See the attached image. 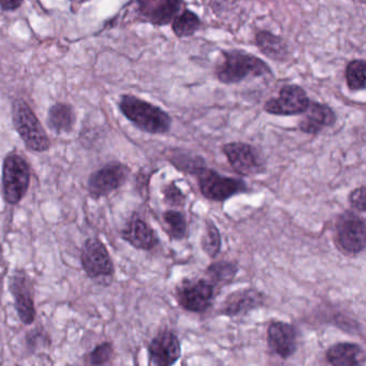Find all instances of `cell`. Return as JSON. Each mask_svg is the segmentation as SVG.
Instances as JSON below:
<instances>
[{"instance_id": "cell-9", "label": "cell", "mask_w": 366, "mask_h": 366, "mask_svg": "<svg viewBox=\"0 0 366 366\" xmlns=\"http://www.w3.org/2000/svg\"><path fill=\"white\" fill-rule=\"evenodd\" d=\"M222 152L233 170L242 177H254L264 172L262 156L248 143H227L222 147Z\"/></svg>"}, {"instance_id": "cell-20", "label": "cell", "mask_w": 366, "mask_h": 366, "mask_svg": "<svg viewBox=\"0 0 366 366\" xmlns=\"http://www.w3.org/2000/svg\"><path fill=\"white\" fill-rule=\"evenodd\" d=\"M327 360L334 366H357L365 361V353L361 346L351 342H338L330 347Z\"/></svg>"}, {"instance_id": "cell-7", "label": "cell", "mask_w": 366, "mask_h": 366, "mask_svg": "<svg viewBox=\"0 0 366 366\" xmlns=\"http://www.w3.org/2000/svg\"><path fill=\"white\" fill-rule=\"evenodd\" d=\"M129 175V167L122 162H109L89 177L87 183L89 196L95 200L108 196L122 187Z\"/></svg>"}, {"instance_id": "cell-2", "label": "cell", "mask_w": 366, "mask_h": 366, "mask_svg": "<svg viewBox=\"0 0 366 366\" xmlns=\"http://www.w3.org/2000/svg\"><path fill=\"white\" fill-rule=\"evenodd\" d=\"M119 110L137 128L151 134H164L170 132V115L151 102L134 95H123L119 100Z\"/></svg>"}, {"instance_id": "cell-22", "label": "cell", "mask_w": 366, "mask_h": 366, "mask_svg": "<svg viewBox=\"0 0 366 366\" xmlns=\"http://www.w3.org/2000/svg\"><path fill=\"white\" fill-rule=\"evenodd\" d=\"M201 20L198 14L192 10L185 9L181 14H177L171 22V29L177 38H189L200 29Z\"/></svg>"}, {"instance_id": "cell-15", "label": "cell", "mask_w": 366, "mask_h": 366, "mask_svg": "<svg viewBox=\"0 0 366 366\" xmlns=\"http://www.w3.org/2000/svg\"><path fill=\"white\" fill-rule=\"evenodd\" d=\"M10 291L14 297L16 310L24 325H31L35 321L36 310L34 303L31 285L25 274L16 273L10 280Z\"/></svg>"}, {"instance_id": "cell-12", "label": "cell", "mask_w": 366, "mask_h": 366, "mask_svg": "<svg viewBox=\"0 0 366 366\" xmlns=\"http://www.w3.org/2000/svg\"><path fill=\"white\" fill-rule=\"evenodd\" d=\"M140 21L153 26L171 24L181 11L183 0H134Z\"/></svg>"}, {"instance_id": "cell-32", "label": "cell", "mask_w": 366, "mask_h": 366, "mask_svg": "<svg viewBox=\"0 0 366 366\" xmlns=\"http://www.w3.org/2000/svg\"><path fill=\"white\" fill-rule=\"evenodd\" d=\"M360 3L364 4L365 3V0H360Z\"/></svg>"}, {"instance_id": "cell-5", "label": "cell", "mask_w": 366, "mask_h": 366, "mask_svg": "<svg viewBox=\"0 0 366 366\" xmlns=\"http://www.w3.org/2000/svg\"><path fill=\"white\" fill-rule=\"evenodd\" d=\"M310 99L303 87L297 84L284 85L277 97H272L263 107L267 114L275 117L302 115L310 106Z\"/></svg>"}, {"instance_id": "cell-1", "label": "cell", "mask_w": 366, "mask_h": 366, "mask_svg": "<svg viewBox=\"0 0 366 366\" xmlns=\"http://www.w3.org/2000/svg\"><path fill=\"white\" fill-rule=\"evenodd\" d=\"M215 76L224 85H234L252 78L273 76L271 67L257 55L242 50L222 51Z\"/></svg>"}, {"instance_id": "cell-30", "label": "cell", "mask_w": 366, "mask_h": 366, "mask_svg": "<svg viewBox=\"0 0 366 366\" xmlns=\"http://www.w3.org/2000/svg\"><path fill=\"white\" fill-rule=\"evenodd\" d=\"M24 0H0V7L4 11H14L22 6Z\"/></svg>"}, {"instance_id": "cell-26", "label": "cell", "mask_w": 366, "mask_h": 366, "mask_svg": "<svg viewBox=\"0 0 366 366\" xmlns=\"http://www.w3.org/2000/svg\"><path fill=\"white\" fill-rule=\"evenodd\" d=\"M203 252L209 257H216L222 249V237L219 230L212 220H207L205 232L201 239Z\"/></svg>"}, {"instance_id": "cell-14", "label": "cell", "mask_w": 366, "mask_h": 366, "mask_svg": "<svg viewBox=\"0 0 366 366\" xmlns=\"http://www.w3.org/2000/svg\"><path fill=\"white\" fill-rule=\"evenodd\" d=\"M267 345L272 352L286 360L297 348V331L290 323L273 321L267 329Z\"/></svg>"}, {"instance_id": "cell-11", "label": "cell", "mask_w": 366, "mask_h": 366, "mask_svg": "<svg viewBox=\"0 0 366 366\" xmlns=\"http://www.w3.org/2000/svg\"><path fill=\"white\" fill-rule=\"evenodd\" d=\"M365 220L353 212L340 215L336 224V237L347 254H357L365 249Z\"/></svg>"}, {"instance_id": "cell-23", "label": "cell", "mask_w": 366, "mask_h": 366, "mask_svg": "<svg viewBox=\"0 0 366 366\" xmlns=\"http://www.w3.org/2000/svg\"><path fill=\"white\" fill-rule=\"evenodd\" d=\"M366 63L364 59H352L347 64L345 79L351 92L364 91L366 87Z\"/></svg>"}, {"instance_id": "cell-3", "label": "cell", "mask_w": 366, "mask_h": 366, "mask_svg": "<svg viewBox=\"0 0 366 366\" xmlns=\"http://www.w3.org/2000/svg\"><path fill=\"white\" fill-rule=\"evenodd\" d=\"M12 121L16 132L31 152L44 153L51 147L50 139L31 107L23 99H16L12 106Z\"/></svg>"}, {"instance_id": "cell-6", "label": "cell", "mask_w": 366, "mask_h": 366, "mask_svg": "<svg viewBox=\"0 0 366 366\" xmlns=\"http://www.w3.org/2000/svg\"><path fill=\"white\" fill-rule=\"evenodd\" d=\"M215 288L209 280H186L177 287V301L184 310L204 312L213 305Z\"/></svg>"}, {"instance_id": "cell-4", "label": "cell", "mask_w": 366, "mask_h": 366, "mask_svg": "<svg viewBox=\"0 0 366 366\" xmlns=\"http://www.w3.org/2000/svg\"><path fill=\"white\" fill-rule=\"evenodd\" d=\"M31 167L23 156L10 153L3 164V197L10 205L21 202L29 192Z\"/></svg>"}, {"instance_id": "cell-24", "label": "cell", "mask_w": 366, "mask_h": 366, "mask_svg": "<svg viewBox=\"0 0 366 366\" xmlns=\"http://www.w3.org/2000/svg\"><path fill=\"white\" fill-rule=\"evenodd\" d=\"M164 231L172 239H183L187 234V222L185 216L177 211L164 212L162 215Z\"/></svg>"}, {"instance_id": "cell-19", "label": "cell", "mask_w": 366, "mask_h": 366, "mask_svg": "<svg viewBox=\"0 0 366 366\" xmlns=\"http://www.w3.org/2000/svg\"><path fill=\"white\" fill-rule=\"evenodd\" d=\"M254 46L261 54L272 61H286L289 59V48L284 38L267 29H261L254 35Z\"/></svg>"}, {"instance_id": "cell-8", "label": "cell", "mask_w": 366, "mask_h": 366, "mask_svg": "<svg viewBox=\"0 0 366 366\" xmlns=\"http://www.w3.org/2000/svg\"><path fill=\"white\" fill-rule=\"evenodd\" d=\"M198 175L201 194L215 202H224L234 194L246 190L245 183L241 179L224 177L214 170L202 169Z\"/></svg>"}, {"instance_id": "cell-21", "label": "cell", "mask_w": 366, "mask_h": 366, "mask_svg": "<svg viewBox=\"0 0 366 366\" xmlns=\"http://www.w3.org/2000/svg\"><path fill=\"white\" fill-rule=\"evenodd\" d=\"M76 117L69 104H56L49 111V127L56 134H69L76 125Z\"/></svg>"}, {"instance_id": "cell-29", "label": "cell", "mask_w": 366, "mask_h": 366, "mask_svg": "<svg viewBox=\"0 0 366 366\" xmlns=\"http://www.w3.org/2000/svg\"><path fill=\"white\" fill-rule=\"evenodd\" d=\"M348 199L353 209H357L360 213L365 212V186L355 188L350 192Z\"/></svg>"}, {"instance_id": "cell-27", "label": "cell", "mask_w": 366, "mask_h": 366, "mask_svg": "<svg viewBox=\"0 0 366 366\" xmlns=\"http://www.w3.org/2000/svg\"><path fill=\"white\" fill-rule=\"evenodd\" d=\"M113 355V346L111 342H102L95 347L93 351L85 357V363L89 365H104L110 361Z\"/></svg>"}, {"instance_id": "cell-31", "label": "cell", "mask_w": 366, "mask_h": 366, "mask_svg": "<svg viewBox=\"0 0 366 366\" xmlns=\"http://www.w3.org/2000/svg\"><path fill=\"white\" fill-rule=\"evenodd\" d=\"M86 1H89V0H71V5H72V8H76V6H78V7H80L81 5H82V4H84V3H86Z\"/></svg>"}, {"instance_id": "cell-28", "label": "cell", "mask_w": 366, "mask_h": 366, "mask_svg": "<svg viewBox=\"0 0 366 366\" xmlns=\"http://www.w3.org/2000/svg\"><path fill=\"white\" fill-rule=\"evenodd\" d=\"M164 194L167 202L170 204L183 205L184 201H185V194L174 183L169 184L164 187Z\"/></svg>"}, {"instance_id": "cell-16", "label": "cell", "mask_w": 366, "mask_h": 366, "mask_svg": "<svg viewBox=\"0 0 366 366\" xmlns=\"http://www.w3.org/2000/svg\"><path fill=\"white\" fill-rule=\"evenodd\" d=\"M302 115L303 119L300 121L299 129L303 134L312 136L320 134L325 128L332 127L337 121L336 113L331 107L312 100H310L307 110Z\"/></svg>"}, {"instance_id": "cell-25", "label": "cell", "mask_w": 366, "mask_h": 366, "mask_svg": "<svg viewBox=\"0 0 366 366\" xmlns=\"http://www.w3.org/2000/svg\"><path fill=\"white\" fill-rule=\"evenodd\" d=\"M239 271V267L235 263L229 261H220L209 265L207 269V275L209 277V282L215 285L229 284Z\"/></svg>"}, {"instance_id": "cell-17", "label": "cell", "mask_w": 366, "mask_h": 366, "mask_svg": "<svg viewBox=\"0 0 366 366\" xmlns=\"http://www.w3.org/2000/svg\"><path fill=\"white\" fill-rule=\"evenodd\" d=\"M264 299V295L256 289H241L227 297L220 312L224 316H242L261 307Z\"/></svg>"}, {"instance_id": "cell-18", "label": "cell", "mask_w": 366, "mask_h": 366, "mask_svg": "<svg viewBox=\"0 0 366 366\" xmlns=\"http://www.w3.org/2000/svg\"><path fill=\"white\" fill-rule=\"evenodd\" d=\"M122 237L137 249L151 250L158 244L155 231L141 218H132L122 231Z\"/></svg>"}, {"instance_id": "cell-13", "label": "cell", "mask_w": 366, "mask_h": 366, "mask_svg": "<svg viewBox=\"0 0 366 366\" xmlns=\"http://www.w3.org/2000/svg\"><path fill=\"white\" fill-rule=\"evenodd\" d=\"M181 355V342L171 331L158 333L149 346V363L153 365H173L179 361Z\"/></svg>"}, {"instance_id": "cell-10", "label": "cell", "mask_w": 366, "mask_h": 366, "mask_svg": "<svg viewBox=\"0 0 366 366\" xmlns=\"http://www.w3.org/2000/svg\"><path fill=\"white\" fill-rule=\"evenodd\" d=\"M81 263L92 280L108 278L114 274V264L106 245L97 237H91L83 244Z\"/></svg>"}]
</instances>
